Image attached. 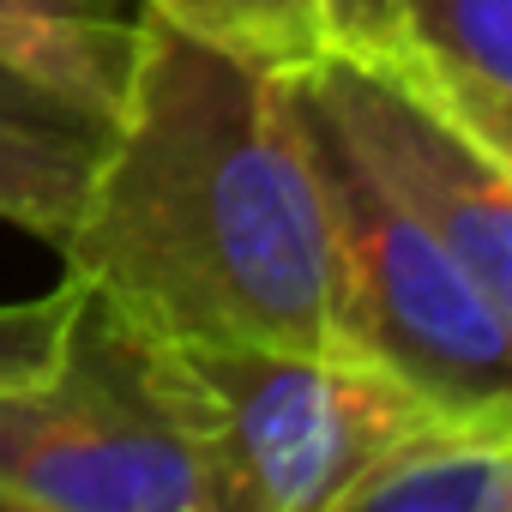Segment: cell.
<instances>
[{"label":"cell","instance_id":"obj_1","mask_svg":"<svg viewBox=\"0 0 512 512\" xmlns=\"http://www.w3.org/2000/svg\"><path fill=\"white\" fill-rule=\"evenodd\" d=\"M55 253L67 278L163 344H338L326 211L290 73L151 13Z\"/></svg>","mask_w":512,"mask_h":512},{"label":"cell","instance_id":"obj_2","mask_svg":"<svg viewBox=\"0 0 512 512\" xmlns=\"http://www.w3.org/2000/svg\"><path fill=\"white\" fill-rule=\"evenodd\" d=\"M0 512H223L163 338L85 284L55 368L0 386Z\"/></svg>","mask_w":512,"mask_h":512},{"label":"cell","instance_id":"obj_3","mask_svg":"<svg viewBox=\"0 0 512 512\" xmlns=\"http://www.w3.org/2000/svg\"><path fill=\"white\" fill-rule=\"evenodd\" d=\"M223 512H338V494L428 410L356 350L163 344Z\"/></svg>","mask_w":512,"mask_h":512},{"label":"cell","instance_id":"obj_4","mask_svg":"<svg viewBox=\"0 0 512 512\" xmlns=\"http://www.w3.org/2000/svg\"><path fill=\"white\" fill-rule=\"evenodd\" d=\"M290 97L326 211L338 350L368 356L434 404H512V308H500L458 253L368 175L302 97L296 73Z\"/></svg>","mask_w":512,"mask_h":512},{"label":"cell","instance_id":"obj_5","mask_svg":"<svg viewBox=\"0 0 512 512\" xmlns=\"http://www.w3.org/2000/svg\"><path fill=\"white\" fill-rule=\"evenodd\" d=\"M296 85L368 175L458 253V266L500 308H512V157H494L386 61L320 49L296 67Z\"/></svg>","mask_w":512,"mask_h":512},{"label":"cell","instance_id":"obj_6","mask_svg":"<svg viewBox=\"0 0 512 512\" xmlns=\"http://www.w3.org/2000/svg\"><path fill=\"white\" fill-rule=\"evenodd\" d=\"M338 512H512V404H440L398 434Z\"/></svg>","mask_w":512,"mask_h":512},{"label":"cell","instance_id":"obj_7","mask_svg":"<svg viewBox=\"0 0 512 512\" xmlns=\"http://www.w3.org/2000/svg\"><path fill=\"white\" fill-rule=\"evenodd\" d=\"M398 31V73L494 157H512V0H398Z\"/></svg>","mask_w":512,"mask_h":512},{"label":"cell","instance_id":"obj_8","mask_svg":"<svg viewBox=\"0 0 512 512\" xmlns=\"http://www.w3.org/2000/svg\"><path fill=\"white\" fill-rule=\"evenodd\" d=\"M139 49V19L109 0H0V61L109 133Z\"/></svg>","mask_w":512,"mask_h":512},{"label":"cell","instance_id":"obj_9","mask_svg":"<svg viewBox=\"0 0 512 512\" xmlns=\"http://www.w3.org/2000/svg\"><path fill=\"white\" fill-rule=\"evenodd\" d=\"M97 151H103V133H85V127L0 121V223L61 247L85 205Z\"/></svg>","mask_w":512,"mask_h":512},{"label":"cell","instance_id":"obj_10","mask_svg":"<svg viewBox=\"0 0 512 512\" xmlns=\"http://www.w3.org/2000/svg\"><path fill=\"white\" fill-rule=\"evenodd\" d=\"M139 13L272 73H296L326 49L320 0H145Z\"/></svg>","mask_w":512,"mask_h":512},{"label":"cell","instance_id":"obj_11","mask_svg":"<svg viewBox=\"0 0 512 512\" xmlns=\"http://www.w3.org/2000/svg\"><path fill=\"white\" fill-rule=\"evenodd\" d=\"M73 302H79L73 278H61L43 296H25V302H0V386H19V380H37L55 368Z\"/></svg>","mask_w":512,"mask_h":512},{"label":"cell","instance_id":"obj_12","mask_svg":"<svg viewBox=\"0 0 512 512\" xmlns=\"http://www.w3.org/2000/svg\"><path fill=\"white\" fill-rule=\"evenodd\" d=\"M320 31H326V49L338 55L404 67L398 0H320Z\"/></svg>","mask_w":512,"mask_h":512},{"label":"cell","instance_id":"obj_13","mask_svg":"<svg viewBox=\"0 0 512 512\" xmlns=\"http://www.w3.org/2000/svg\"><path fill=\"white\" fill-rule=\"evenodd\" d=\"M0 121H43V127H85V133H97V127L79 121L67 103H55V97L37 91L31 79H19L7 61H0Z\"/></svg>","mask_w":512,"mask_h":512}]
</instances>
